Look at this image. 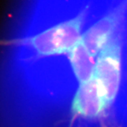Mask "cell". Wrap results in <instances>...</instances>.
Listing matches in <instances>:
<instances>
[{
	"label": "cell",
	"mask_w": 127,
	"mask_h": 127,
	"mask_svg": "<svg viewBox=\"0 0 127 127\" xmlns=\"http://www.w3.org/2000/svg\"><path fill=\"white\" fill-rule=\"evenodd\" d=\"M87 10L84 8L72 18L22 40L21 44L32 49L40 57L68 53L81 38Z\"/></svg>",
	"instance_id": "obj_1"
},
{
	"label": "cell",
	"mask_w": 127,
	"mask_h": 127,
	"mask_svg": "<svg viewBox=\"0 0 127 127\" xmlns=\"http://www.w3.org/2000/svg\"><path fill=\"white\" fill-rule=\"evenodd\" d=\"M121 45L114 37L97 56L94 77L97 80L108 108L115 100L121 81Z\"/></svg>",
	"instance_id": "obj_2"
},
{
	"label": "cell",
	"mask_w": 127,
	"mask_h": 127,
	"mask_svg": "<svg viewBox=\"0 0 127 127\" xmlns=\"http://www.w3.org/2000/svg\"><path fill=\"white\" fill-rule=\"evenodd\" d=\"M127 8V0H123L82 33L80 40L94 58L114 37Z\"/></svg>",
	"instance_id": "obj_3"
},
{
	"label": "cell",
	"mask_w": 127,
	"mask_h": 127,
	"mask_svg": "<svg viewBox=\"0 0 127 127\" xmlns=\"http://www.w3.org/2000/svg\"><path fill=\"white\" fill-rule=\"evenodd\" d=\"M108 108L101 90L94 77L88 81L79 84L71 103L74 116L85 119H95Z\"/></svg>",
	"instance_id": "obj_4"
},
{
	"label": "cell",
	"mask_w": 127,
	"mask_h": 127,
	"mask_svg": "<svg viewBox=\"0 0 127 127\" xmlns=\"http://www.w3.org/2000/svg\"><path fill=\"white\" fill-rule=\"evenodd\" d=\"M69 60L75 77L79 84L88 81L94 75L95 60L81 40L69 52Z\"/></svg>",
	"instance_id": "obj_5"
}]
</instances>
